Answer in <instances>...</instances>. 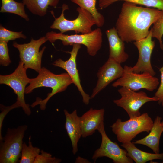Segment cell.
Here are the masks:
<instances>
[{
	"instance_id": "obj_31",
	"label": "cell",
	"mask_w": 163,
	"mask_h": 163,
	"mask_svg": "<svg viewBox=\"0 0 163 163\" xmlns=\"http://www.w3.org/2000/svg\"><path fill=\"white\" fill-rule=\"evenodd\" d=\"M75 163H89L91 162L87 159L83 158L80 156H78L76 158Z\"/></svg>"
},
{
	"instance_id": "obj_7",
	"label": "cell",
	"mask_w": 163,
	"mask_h": 163,
	"mask_svg": "<svg viewBox=\"0 0 163 163\" xmlns=\"http://www.w3.org/2000/svg\"><path fill=\"white\" fill-rule=\"evenodd\" d=\"M159 84L157 78L147 72L135 73L132 67L125 65L122 75L112 86L114 87H125L136 91L142 89L152 91L157 88Z\"/></svg>"
},
{
	"instance_id": "obj_27",
	"label": "cell",
	"mask_w": 163,
	"mask_h": 163,
	"mask_svg": "<svg viewBox=\"0 0 163 163\" xmlns=\"http://www.w3.org/2000/svg\"><path fill=\"white\" fill-rule=\"evenodd\" d=\"M61 161V159L53 156L50 153L42 150L34 163H59Z\"/></svg>"
},
{
	"instance_id": "obj_18",
	"label": "cell",
	"mask_w": 163,
	"mask_h": 163,
	"mask_svg": "<svg viewBox=\"0 0 163 163\" xmlns=\"http://www.w3.org/2000/svg\"><path fill=\"white\" fill-rule=\"evenodd\" d=\"M162 118L157 116L149 134L142 139L133 142L134 144L145 145L150 148L155 153L160 152L159 144L163 128L161 124Z\"/></svg>"
},
{
	"instance_id": "obj_13",
	"label": "cell",
	"mask_w": 163,
	"mask_h": 163,
	"mask_svg": "<svg viewBox=\"0 0 163 163\" xmlns=\"http://www.w3.org/2000/svg\"><path fill=\"white\" fill-rule=\"evenodd\" d=\"M72 50L67 52L70 54L69 58L66 61H64L59 59L53 63L54 66L61 68L67 72L71 78L74 84L77 87L82 98L83 103L88 105L91 99L90 96L84 91L81 83L79 74L77 68L76 60L81 45L75 43L72 45Z\"/></svg>"
},
{
	"instance_id": "obj_15",
	"label": "cell",
	"mask_w": 163,
	"mask_h": 163,
	"mask_svg": "<svg viewBox=\"0 0 163 163\" xmlns=\"http://www.w3.org/2000/svg\"><path fill=\"white\" fill-rule=\"evenodd\" d=\"M104 109L91 108L80 117L83 138L91 136L104 123Z\"/></svg>"
},
{
	"instance_id": "obj_25",
	"label": "cell",
	"mask_w": 163,
	"mask_h": 163,
	"mask_svg": "<svg viewBox=\"0 0 163 163\" xmlns=\"http://www.w3.org/2000/svg\"><path fill=\"white\" fill-rule=\"evenodd\" d=\"M26 37L22 34V32H17L10 31L0 26V41L8 42L18 38L26 39Z\"/></svg>"
},
{
	"instance_id": "obj_28",
	"label": "cell",
	"mask_w": 163,
	"mask_h": 163,
	"mask_svg": "<svg viewBox=\"0 0 163 163\" xmlns=\"http://www.w3.org/2000/svg\"><path fill=\"white\" fill-rule=\"evenodd\" d=\"M11 63L7 43L0 41V64L1 65L6 66Z\"/></svg>"
},
{
	"instance_id": "obj_21",
	"label": "cell",
	"mask_w": 163,
	"mask_h": 163,
	"mask_svg": "<svg viewBox=\"0 0 163 163\" xmlns=\"http://www.w3.org/2000/svg\"><path fill=\"white\" fill-rule=\"evenodd\" d=\"M79 7L89 12L94 19L95 25L98 27L103 26L105 22L104 16L99 12L96 8L97 0H70Z\"/></svg>"
},
{
	"instance_id": "obj_16",
	"label": "cell",
	"mask_w": 163,
	"mask_h": 163,
	"mask_svg": "<svg viewBox=\"0 0 163 163\" xmlns=\"http://www.w3.org/2000/svg\"><path fill=\"white\" fill-rule=\"evenodd\" d=\"M105 33L109 44V58L120 64L125 62L129 56L125 51V42L119 36L115 27L107 30Z\"/></svg>"
},
{
	"instance_id": "obj_10",
	"label": "cell",
	"mask_w": 163,
	"mask_h": 163,
	"mask_svg": "<svg viewBox=\"0 0 163 163\" xmlns=\"http://www.w3.org/2000/svg\"><path fill=\"white\" fill-rule=\"evenodd\" d=\"M47 40L45 36L37 40L32 38L30 41L27 43L19 44L16 42L13 43V46L19 51L20 60L24 63L25 68L31 69L39 72L42 68L43 54L46 47H43L40 51L39 49Z\"/></svg>"
},
{
	"instance_id": "obj_5",
	"label": "cell",
	"mask_w": 163,
	"mask_h": 163,
	"mask_svg": "<svg viewBox=\"0 0 163 163\" xmlns=\"http://www.w3.org/2000/svg\"><path fill=\"white\" fill-rule=\"evenodd\" d=\"M69 9L68 5L65 3L62 4L61 14L57 18L54 17L55 20L50 26V28L58 30L63 34L70 31L82 34L90 33L92 31V27L96 24V22L89 12L78 7L76 9L78 13L77 17L75 19L69 20L64 16L65 11Z\"/></svg>"
},
{
	"instance_id": "obj_32",
	"label": "cell",
	"mask_w": 163,
	"mask_h": 163,
	"mask_svg": "<svg viewBox=\"0 0 163 163\" xmlns=\"http://www.w3.org/2000/svg\"><path fill=\"white\" fill-rule=\"evenodd\" d=\"M161 124L163 128V120L161 121Z\"/></svg>"
},
{
	"instance_id": "obj_26",
	"label": "cell",
	"mask_w": 163,
	"mask_h": 163,
	"mask_svg": "<svg viewBox=\"0 0 163 163\" xmlns=\"http://www.w3.org/2000/svg\"><path fill=\"white\" fill-rule=\"evenodd\" d=\"M151 29L152 37L156 38L158 40L160 47L163 50L162 40L163 36V18L159 19L155 23Z\"/></svg>"
},
{
	"instance_id": "obj_20",
	"label": "cell",
	"mask_w": 163,
	"mask_h": 163,
	"mask_svg": "<svg viewBox=\"0 0 163 163\" xmlns=\"http://www.w3.org/2000/svg\"><path fill=\"white\" fill-rule=\"evenodd\" d=\"M60 0H23L22 2L32 14L40 16L47 14L49 6L56 8Z\"/></svg>"
},
{
	"instance_id": "obj_23",
	"label": "cell",
	"mask_w": 163,
	"mask_h": 163,
	"mask_svg": "<svg viewBox=\"0 0 163 163\" xmlns=\"http://www.w3.org/2000/svg\"><path fill=\"white\" fill-rule=\"evenodd\" d=\"M120 1L128 2L136 5L163 10V0H99V6L101 9H102Z\"/></svg>"
},
{
	"instance_id": "obj_3",
	"label": "cell",
	"mask_w": 163,
	"mask_h": 163,
	"mask_svg": "<svg viewBox=\"0 0 163 163\" xmlns=\"http://www.w3.org/2000/svg\"><path fill=\"white\" fill-rule=\"evenodd\" d=\"M153 124V121L148 114L144 113L124 121L118 118L110 127L117 140L123 143L131 142L142 132L149 133Z\"/></svg>"
},
{
	"instance_id": "obj_17",
	"label": "cell",
	"mask_w": 163,
	"mask_h": 163,
	"mask_svg": "<svg viewBox=\"0 0 163 163\" xmlns=\"http://www.w3.org/2000/svg\"><path fill=\"white\" fill-rule=\"evenodd\" d=\"M63 111L66 118L65 128L71 142L72 152L75 155L78 151V143L82 136L80 117L76 110L71 113L66 109Z\"/></svg>"
},
{
	"instance_id": "obj_29",
	"label": "cell",
	"mask_w": 163,
	"mask_h": 163,
	"mask_svg": "<svg viewBox=\"0 0 163 163\" xmlns=\"http://www.w3.org/2000/svg\"><path fill=\"white\" fill-rule=\"evenodd\" d=\"M20 107L19 103L16 101L12 105L5 106L2 104H0V110L1 112L0 113V142L3 139L2 136V128L4 120L7 114L13 109L19 107Z\"/></svg>"
},
{
	"instance_id": "obj_9",
	"label": "cell",
	"mask_w": 163,
	"mask_h": 163,
	"mask_svg": "<svg viewBox=\"0 0 163 163\" xmlns=\"http://www.w3.org/2000/svg\"><path fill=\"white\" fill-rule=\"evenodd\" d=\"M118 91L121 97L114 100L113 102L117 106L124 109L130 118L140 115L139 109L146 103L158 101L155 97H149L145 92H136L125 87H122Z\"/></svg>"
},
{
	"instance_id": "obj_11",
	"label": "cell",
	"mask_w": 163,
	"mask_h": 163,
	"mask_svg": "<svg viewBox=\"0 0 163 163\" xmlns=\"http://www.w3.org/2000/svg\"><path fill=\"white\" fill-rule=\"evenodd\" d=\"M101 136L100 147L94 151L92 159L95 162L100 158L106 157L114 163H132L133 160L127 155L126 150L120 148L116 142L112 141L107 136L103 123L97 130Z\"/></svg>"
},
{
	"instance_id": "obj_2",
	"label": "cell",
	"mask_w": 163,
	"mask_h": 163,
	"mask_svg": "<svg viewBox=\"0 0 163 163\" xmlns=\"http://www.w3.org/2000/svg\"><path fill=\"white\" fill-rule=\"evenodd\" d=\"M73 83L71 78L67 73L56 74L46 68L43 67L37 76L34 78H31L29 85L26 88L25 93H30L34 89L39 87L51 88L52 91L47 94L46 98L42 100L37 97L36 101L30 105L32 107H34L39 105L40 109L44 110L47 103L52 97L57 93L64 91L69 85Z\"/></svg>"
},
{
	"instance_id": "obj_4",
	"label": "cell",
	"mask_w": 163,
	"mask_h": 163,
	"mask_svg": "<svg viewBox=\"0 0 163 163\" xmlns=\"http://www.w3.org/2000/svg\"><path fill=\"white\" fill-rule=\"evenodd\" d=\"M45 37L51 43L60 40L64 46H71L75 43L84 45L86 47L88 54L91 56L97 54L102 43V34L99 28L90 33L81 34L69 35L51 31L47 33Z\"/></svg>"
},
{
	"instance_id": "obj_19",
	"label": "cell",
	"mask_w": 163,
	"mask_h": 163,
	"mask_svg": "<svg viewBox=\"0 0 163 163\" xmlns=\"http://www.w3.org/2000/svg\"><path fill=\"white\" fill-rule=\"evenodd\" d=\"M121 145L127 151L128 156L136 163H145L155 159L163 160V153H152L142 151L131 141L122 143Z\"/></svg>"
},
{
	"instance_id": "obj_33",
	"label": "cell",
	"mask_w": 163,
	"mask_h": 163,
	"mask_svg": "<svg viewBox=\"0 0 163 163\" xmlns=\"http://www.w3.org/2000/svg\"><path fill=\"white\" fill-rule=\"evenodd\" d=\"M162 163H163V161L162 162Z\"/></svg>"
},
{
	"instance_id": "obj_24",
	"label": "cell",
	"mask_w": 163,
	"mask_h": 163,
	"mask_svg": "<svg viewBox=\"0 0 163 163\" xmlns=\"http://www.w3.org/2000/svg\"><path fill=\"white\" fill-rule=\"evenodd\" d=\"M29 139L28 145L25 142L23 143L21 157L19 161L20 163H34L40 152L39 148L32 145L30 136Z\"/></svg>"
},
{
	"instance_id": "obj_8",
	"label": "cell",
	"mask_w": 163,
	"mask_h": 163,
	"mask_svg": "<svg viewBox=\"0 0 163 163\" xmlns=\"http://www.w3.org/2000/svg\"><path fill=\"white\" fill-rule=\"evenodd\" d=\"M27 70L24 63L20 60L18 66L12 73L0 75V84L7 85L13 90L17 95V101L19 103L25 113L29 116L31 113V111L29 104L25 102L24 94L26 86L30 83L31 78L27 76Z\"/></svg>"
},
{
	"instance_id": "obj_12",
	"label": "cell",
	"mask_w": 163,
	"mask_h": 163,
	"mask_svg": "<svg viewBox=\"0 0 163 163\" xmlns=\"http://www.w3.org/2000/svg\"><path fill=\"white\" fill-rule=\"evenodd\" d=\"M152 38L151 29L146 37L134 42L133 43L138 50L139 55L136 63L132 67L133 72L137 73L147 72L154 76L155 75L151 62V56L155 46Z\"/></svg>"
},
{
	"instance_id": "obj_1",
	"label": "cell",
	"mask_w": 163,
	"mask_h": 163,
	"mask_svg": "<svg viewBox=\"0 0 163 163\" xmlns=\"http://www.w3.org/2000/svg\"><path fill=\"white\" fill-rule=\"evenodd\" d=\"M162 18L163 10L138 6L125 1L115 27L119 36L125 42H134L146 37L150 26Z\"/></svg>"
},
{
	"instance_id": "obj_14",
	"label": "cell",
	"mask_w": 163,
	"mask_h": 163,
	"mask_svg": "<svg viewBox=\"0 0 163 163\" xmlns=\"http://www.w3.org/2000/svg\"><path fill=\"white\" fill-rule=\"evenodd\" d=\"M123 72V68L121 64L109 58L97 73V81L90 96L91 99L94 98L111 82L120 78Z\"/></svg>"
},
{
	"instance_id": "obj_6",
	"label": "cell",
	"mask_w": 163,
	"mask_h": 163,
	"mask_svg": "<svg viewBox=\"0 0 163 163\" xmlns=\"http://www.w3.org/2000/svg\"><path fill=\"white\" fill-rule=\"evenodd\" d=\"M26 125L16 128L7 129L6 133L0 142V163L19 162L24 142L23 140L27 129Z\"/></svg>"
},
{
	"instance_id": "obj_30",
	"label": "cell",
	"mask_w": 163,
	"mask_h": 163,
	"mask_svg": "<svg viewBox=\"0 0 163 163\" xmlns=\"http://www.w3.org/2000/svg\"><path fill=\"white\" fill-rule=\"evenodd\" d=\"M161 72V82L154 96L158 100V103L163 107V66L159 70Z\"/></svg>"
},
{
	"instance_id": "obj_22",
	"label": "cell",
	"mask_w": 163,
	"mask_h": 163,
	"mask_svg": "<svg viewBox=\"0 0 163 163\" xmlns=\"http://www.w3.org/2000/svg\"><path fill=\"white\" fill-rule=\"evenodd\" d=\"M1 0V12L14 14L19 16L26 21L29 20V18L24 10L25 5L23 2H17L14 0Z\"/></svg>"
}]
</instances>
